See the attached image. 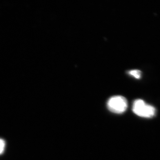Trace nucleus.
I'll return each instance as SVG.
<instances>
[{
	"mask_svg": "<svg viewBox=\"0 0 160 160\" xmlns=\"http://www.w3.org/2000/svg\"><path fill=\"white\" fill-rule=\"evenodd\" d=\"M135 114L141 117L150 118L154 116L156 110L153 106L146 104L143 100H135L132 106Z\"/></svg>",
	"mask_w": 160,
	"mask_h": 160,
	"instance_id": "obj_1",
	"label": "nucleus"
},
{
	"mask_svg": "<svg viewBox=\"0 0 160 160\" xmlns=\"http://www.w3.org/2000/svg\"><path fill=\"white\" fill-rule=\"evenodd\" d=\"M107 107L111 112L117 114H121L125 112L127 109L128 102L124 97L115 96L108 100Z\"/></svg>",
	"mask_w": 160,
	"mask_h": 160,
	"instance_id": "obj_2",
	"label": "nucleus"
},
{
	"mask_svg": "<svg viewBox=\"0 0 160 160\" xmlns=\"http://www.w3.org/2000/svg\"><path fill=\"white\" fill-rule=\"evenodd\" d=\"M128 73L130 75L137 79L140 78L141 77V75H142V72H141V71L138 70V69H133V70H130L128 72Z\"/></svg>",
	"mask_w": 160,
	"mask_h": 160,
	"instance_id": "obj_3",
	"label": "nucleus"
},
{
	"mask_svg": "<svg viewBox=\"0 0 160 160\" xmlns=\"http://www.w3.org/2000/svg\"><path fill=\"white\" fill-rule=\"evenodd\" d=\"M6 146V142L4 140L0 138V155L4 152Z\"/></svg>",
	"mask_w": 160,
	"mask_h": 160,
	"instance_id": "obj_4",
	"label": "nucleus"
}]
</instances>
